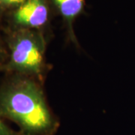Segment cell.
<instances>
[{
    "mask_svg": "<svg viewBox=\"0 0 135 135\" xmlns=\"http://www.w3.org/2000/svg\"><path fill=\"white\" fill-rule=\"evenodd\" d=\"M0 116L26 135H51L58 128L42 83L20 74H5L0 83Z\"/></svg>",
    "mask_w": 135,
    "mask_h": 135,
    "instance_id": "6da1fadb",
    "label": "cell"
},
{
    "mask_svg": "<svg viewBox=\"0 0 135 135\" xmlns=\"http://www.w3.org/2000/svg\"><path fill=\"white\" fill-rule=\"evenodd\" d=\"M2 30L8 56L2 72L32 77L43 83L49 69L46 61L47 41L43 31Z\"/></svg>",
    "mask_w": 135,
    "mask_h": 135,
    "instance_id": "7a4b0ae2",
    "label": "cell"
},
{
    "mask_svg": "<svg viewBox=\"0 0 135 135\" xmlns=\"http://www.w3.org/2000/svg\"><path fill=\"white\" fill-rule=\"evenodd\" d=\"M50 6V0H25L17 8L3 15L6 23L3 28L44 32L48 25Z\"/></svg>",
    "mask_w": 135,
    "mask_h": 135,
    "instance_id": "3957f363",
    "label": "cell"
},
{
    "mask_svg": "<svg viewBox=\"0 0 135 135\" xmlns=\"http://www.w3.org/2000/svg\"><path fill=\"white\" fill-rule=\"evenodd\" d=\"M50 2L51 6L62 17L68 38L77 45L78 42L74 31V23L83 11L85 0H50Z\"/></svg>",
    "mask_w": 135,
    "mask_h": 135,
    "instance_id": "277c9868",
    "label": "cell"
},
{
    "mask_svg": "<svg viewBox=\"0 0 135 135\" xmlns=\"http://www.w3.org/2000/svg\"><path fill=\"white\" fill-rule=\"evenodd\" d=\"M25 0H0V15H5L17 8Z\"/></svg>",
    "mask_w": 135,
    "mask_h": 135,
    "instance_id": "5b68a950",
    "label": "cell"
},
{
    "mask_svg": "<svg viewBox=\"0 0 135 135\" xmlns=\"http://www.w3.org/2000/svg\"><path fill=\"white\" fill-rule=\"evenodd\" d=\"M8 53L5 39L3 36L0 35V72H2V68L8 60Z\"/></svg>",
    "mask_w": 135,
    "mask_h": 135,
    "instance_id": "8992f818",
    "label": "cell"
},
{
    "mask_svg": "<svg viewBox=\"0 0 135 135\" xmlns=\"http://www.w3.org/2000/svg\"><path fill=\"white\" fill-rule=\"evenodd\" d=\"M2 119L0 116V135H26L20 131H17L11 129L5 124Z\"/></svg>",
    "mask_w": 135,
    "mask_h": 135,
    "instance_id": "52a82bcc",
    "label": "cell"
}]
</instances>
